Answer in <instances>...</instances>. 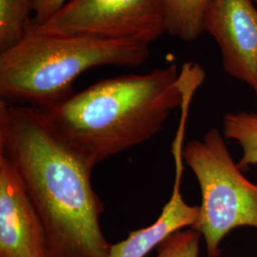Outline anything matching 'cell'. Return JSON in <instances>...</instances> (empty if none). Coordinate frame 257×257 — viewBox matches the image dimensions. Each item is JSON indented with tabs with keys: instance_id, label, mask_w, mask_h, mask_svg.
I'll list each match as a JSON object with an SVG mask.
<instances>
[{
	"instance_id": "cell-1",
	"label": "cell",
	"mask_w": 257,
	"mask_h": 257,
	"mask_svg": "<svg viewBox=\"0 0 257 257\" xmlns=\"http://www.w3.org/2000/svg\"><path fill=\"white\" fill-rule=\"evenodd\" d=\"M0 154L14 165L42 221L50 257H107L104 204L84 161L30 106L0 101Z\"/></svg>"
},
{
	"instance_id": "cell-2",
	"label": "cell",
	"mask_w": 257,
	"mask_h": 257,
	"mask_svg": "<svg viewBox=\"0 0 257 257\" xmlns=\"http://www.w3.org/2000/svg\"><path fill=\"white\" fill-rule=\"evenodd\" d=\"M175 64L94 83L64 101L39 109L69 146L94 167L156 136L184 100Z\"/></svg>"
},
{
	"instance_id": "cell-3",
	"label": "cell",
	"mask_w": 257,
	"mask_h": 257,
	"mask_svg": "<svg viewBox=\"0 0 257 257\" xmlns=\"http://www.w3.org/2000/svg\"><path fill=\"white\" fill-rule=\"evenodd\" d=\"M149 56V45L139 42L29 32L17 46L0 53V101L48 108L71 97L84 72L138 67Z\"/></svg>"
},
{
	"instance_id": "cell-4",
	"label": "cell",
	"mask_w": 257,
	"mask_h": 257,
	"mask_svg": "<svg viewBox=\"0 0 257 257\" xmlns=\"http://www.w3.org/2000/svg\"><path fill=\"white\" fill-rule=\"evenodd\" d=\"M184 163L201 191L198 219L192 229L205 241L208 257L220 255L221 241L239 227L257 230V184L247 179L231 158L224 136L216 128L183 149Z\"/></svg>"
},
{
	"instance_id": "cell-5",
	"label": "cell",
	"mask_w": 257,
	"mask_h": 257,
	"mask_svg": "<svg viewBox=\"0 0 257 257\" xmlns=\"http://www.w3.org/2000/svg\"><path fill=\"white\" fill-rule=\"evenodd\" d=\"M29 32L150 45L167 33L163 0H69Z\"/></svg>"
},
{
	"instance_id": "cell-6",
	"label": "cell",
	"mask_w": 257,
	"mask_h": 257,
	"mask_svg": "<svg viewBox=\"0 0 257 257\" xmlns=\"http://www.w3.org/2000/svg\"><path fill=\"white\" fill-rule=\"evenodd\" d=\"M203 27L220 49L225 72L257 94V7L252 0H210Z\"/></svg>"
},
{
	"instance_id": "cell-7",
	"label": "cell",
	"mask_w": 257,
	"mask_h": 257,
	"mask_svg": "<svg viewBox=\"0 0 257 257\" xmlns=\"http://www.w3.org/2000/svg\"><path fill=\"white\" fill-rule=\"evenodd\" d=\"M0 257H50L42 221L15 167L1 154Z\"/></svg>"
},
{
	"instance_id": "cell-8",
	"label": "cell",
	"mask_w": 257,
	"mask_h": 257,
	"mask_svg": "<svg viewBox=\"0 0 257 257\" xmlns=\"http://www.w3.org/2000/svg\"><path fill=\"white\" fill-rule=\"evenodd\" d=\"M185 131L176 132L172 154L175 161V183L170 200L163 207L158 218L152 225L132 230L128 236L111 244L107 257H145L164 240L178 230L192 228L198 219L199 206L189 205L181 193L184 171L183 141Z\"/></svg>"
},
{
	"instance_id": "cell-9",
	"label": "cell",
	"mask_w": 257,
	"mask_h": 257,
	"mask_svg": "<svg viewBox=\"0 0 257 257\" xmlns=\"http://www.w3.org/2000/svg\"><path fill=\"white\" fill-rule=\"evenodd\" d=\"M210 0H163L167 33L186 42L204 33L203 21Z\"/></svg>"
},
{
	"instance_id": "cell-10",
	"label": "cell",
	"mask_w": 257,
	"mask_h": 257,
	"mask_svg": "<svg viewBox=\"0 0 257 257\" xmlns=\"http://www.w3.org/2000/svg\"><path fill=\"white\" fill-rule=\"evenodd\" d=\"M223 136L236 141L242 149L243 155L236 163L241 171L257 165V112L226 113L223 118Z\"/></svg>"
},
{
	"instance_id": "cell-11",
	"label": "cell",
	"mask_w": 257,
	"mask_h": 257,
	"mask_svg": "<svg viewBox=\"0 0 257 257\" xmlns=\"http://www.w3.org/2000/svg\"><path fill=\"white\" fill-rule=\"evenodd\" d=\"M32 0H0V53L17 46L32 25Z\"/></svg>"
},
{
	"instance_id": "cell-12",
	"label": "cell",
	"mask_w": 257,
	"mask_h": 257,
	"mask_svg": "<svg viewBox=\"0 0 257 257\" xmlns=\"http://www.w3.org/2000/svg\"><path fill=\"white\" fill-rule=\"evenodd\" d=\"M201 237L192 228L178 230L156 248V257H198Z\"/></svg>"
},
{
	"instance_id": "cell-13",
	"label": "cell",
	"mask_w": 257,
	"mask_h": 257,
	"mask_svg": "<svg viewBox=\"0 0 257 257\" xmlns=\"http://www.w3.org/2000/svg\"><path fill=\"white\" fill-rule=\"evenodd\" d=\"M35 18L32 25H40L51 19L69 0H32Z\"/></svg>"
},
{
	"instance_id": "cell-14",
	"label": "cell",
	"mask_w": 257,
	"mask_h": 257,
	"mask_svg": "<svg viewBox=\"0 0 257 257\" xmlns=\"http://www.w3.org/2000/svg\"><path fill=\"white\" fill-rule=\"evenodd\" d=\"M252 2L255 4V6L257 7V0H252Z\"/></svg>"
},
{
	"instance_id": "cell-15",
	"label": "cell",
	"mask_w": 257,
	"mask_h": 257,
	"mask_svg": "<svg viewBox=\"0 0 257 257\" xmlns=\"http://www.w3.org/2000/svg\"><path fill=\"white\" fill-rule=\"evenodd\" d=\"M255 97H256V101H257V94H255ZM257 112V111H256Z\"/></svg>"
}]
</instances>
